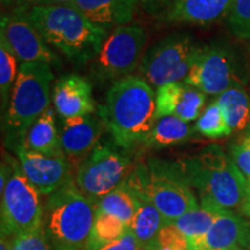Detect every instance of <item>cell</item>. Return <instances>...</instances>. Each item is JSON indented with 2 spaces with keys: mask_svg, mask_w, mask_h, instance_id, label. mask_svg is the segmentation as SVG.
Here are the masks:
<instances>
[{
  "mask_svg": "<svg viewBox=\"0 0 250 250\" xmlns=\"http://www.w3.org/2000/svg\"><path fill=\"white\" fill-rule=\"evenodd\" d=\"M208 250H229L235 247H250V223L233 211H225L202 240Z\"/></svg>",
  "mask_w": 250,
  "mask_h": 250,
  "instance_id": "obj_19",
  "label": "cell"
},
{
  "mask_svg": "<svg viewBox=\"0 0 250 250\" xmlns=\"http://www.w3.org/2000/svg\"><path fill=\"white\" fill-rule=\"evenodd\" d=\"M51 66L43 62H22L19 67L4 123L5 144L12 151L22 146L28 130L50 108Z\"/></svg>",
  "mask_w": 250,
  "mask_h": 250,
  "instance_id": "obj_5",
  "label": "cell"
},
{
  "mask_svg": "<svg viewBox=\"0 0 250 250\" xmlns=\"http://www.w3.org/2000/svg\"><path fill=\"white\" fill-rule=\"evenodd\" d=\"M103 126L101 118L93 115L62 121V129L59 130L62 148L72 167L77 169L96 147L103 133Z\"/></svg>",
  "mask_w": 250,
  "mask_h": 250,
  "instance_id": "obj_14",
  "label": "cell"
},
{
  "mask_svg": "<svg viewBox=\"0 0 250 250\" xmlns=\"http://www.w3.org/2000/svg\"><path fill=\"white\" fill-rule=\"evenodd\" d=\"M195 131L208 139H221L232 134L217 101H213L202 112L195 124Z\"/></svg>",
  "mask_w": 250,
  "mask_h": 250,
  "instance_id": "obj_28",
  "label": "cell"
},
{
  "mask_svg": "<svg viewBox=\"0 0 250 250\" xmlns=\"http://www.w3.org/2000/svg\"><path fill=\"white\" fill-rule=\"evenodd\" d=\"M189 250H208V249H206L205 247H203V246L190 245V249H189Z\"/></svg>",
  "mask_w": 250,
  "mask_h": 250,
  "instance_id": "obj_39",
  "label": "cell"
},
{
  "mask_svg": "<svg viewBox=\"0 0 250 250\" xmlns=\"http://www.w3.org/2000/svg\"><path fill=\"white\" fill-rule=\"evenodd\" d=\"M240 212H241L243 215H246V217L250 218V181L247 182L245 199H243L241 208H240Z\"/></svg>",
  "mask_w": 250,
  "mask_h": 250,
  "instance_id": "obj_36",
  "label": "cell"
},
{
  "mask_svg": "<svg viewBox=\"0 0 250 250\" xmlns=\"http://www.w3.org/2000/svg\"><path fill=\"white\" fill-rule=\"evenodd\" d=\"M126 182L147 197L167 224H174L187 212L199 206L177 162L151 158L145 165H139Z\"/></svg>",
  "mask_w": 250,
  "mask_h": 250,
  "instance_id": "obj_6",
  "label": "cell"
},
{
  "mask_svg": "<svg viewBox=\"0 0 250 250\" xmlns=\"http://www.w3.org/2000/svg\"><path fill=\"white\" fill-rule=\"evenodd\" d=\"M12 250H54L43 227L13 237Z\"/></svg>",
  "mask_w": 250,
  "mask_h": 250,
  "instance_id": "obj_32",
  "label": "cell"
},
{
  "mask_svg": "<svg viewBox=\"0 0 250 250\" xmlns=\"http://www.w3.org/2000/svg\"><path fill=\"white\" fill-rule=\"evenodd\" d=\"M226 19L234 36L250 40V0H234Z\"/></svg>",
  "mask_w": 250,
  "mask_h": 250,
  "instance_id": "obj_29",
  "label": "cell"
},
{
  "mask_svg": "<svg viewBox=\"0 0 250 250\" xmlns=\"http://www.w3.org/2000/svg\"><path fill=\"white\" fill-rule=\"evenodd\" d=\"M99 112L112 140L130 151L145 144L158 121L154 90L140 77L122 78L109 88Z\"/></svg>",
  "mask_w": 250,
  "mask_h": 250,
  "instance_id": "obj_1",
  "label": "cell"
},
{
  "mask_svg": "<svg viewBox=\"0 0 250 250\" xmlns=\"http://www.w3.org/2000/svg\"><path fill=\"white\" fill-rule=\"evenodd\" d=\"M223 208L211 205L199 204L198 208L187 212L175 221V225L189 241V245H201L215 220L224 213Z\"/></svg>",
  "mask_w": 250,
  "mask_h": 250,
  "instance_id": "obj_24",
  "label": "cell"
},
{
  "mask_svg": "<svg viewBox=\"0 0 250 250\" xmlns=\"http://www.w3.org/2000/svg\"><path fill=\"white\" fill-rule=\"evenodd\" d=\"M22 146L45 155H64L55 120V109L50 107L28 130Z\"/></svg>",
  "mask_w": 250,
  "mask_h": 250,
  "instance_id": "obj_20",
  "label": "cell"
},
{
  "mask_svg": "<svg viewBox=\"0 0 250 250\" xmlns=\"http://www.w3.org/2000/svg\"><path fill=\"white\" fill-rule=\"evenodd\" d=\"M0 39L7 43L19 62L58 65L57 55L49 48L29 17V9L17 7L1 17Z\"/></svg>",
  "mask_w": 250,
  "mask_h": 250,
  "instance_id": "obj_12",
  "label": "cell"
},
{
  "mask_svg": "<svg viewBox=\"0 0 250 250\" xmlns=\"http://www.w3.org/2000/svg\"><path fill=\"white\" fill-rule=\"evenodd\" d=\"M139 208V201L126 181L99 201L96 211L116 215L130 228Z\"/></svg>",
  "mask_w": 250,
  "mask_h": 250,
  "instance_id": "obj_25",
  "label": "cell"
},
{
  "mask_svg": "<svg viewBox=\"0 0 250 250\" xmlns=\"http://www.w3.org/2000/svg\"><path fill=\"white\" fill-rule=\"evenodd\" d=\"M147 40V31L137 24H126L112 30L94 59L96 76L104 80L129 77L142 62Z\"/></svg>",
  "mask_w": 250,
  "mask_h": 250,
  "instance_id": "obj_10",
  "label": "cell"
},
{
  "mask_svg": "<svg viewBox=\"0 0 250 250\" xmlns=\"http://www.w3.org/2000/svg\"><path fill=\"white\" fill-rule=\"evenodd\" d=\"M187 182L199 196V204L233 211L241 208L247 181L221 146L212 144L196 155L177 161Z\"/></svg>",
  "mask_w": 250,
  "mask_h": 250,
  "instance_id": "obj_2",
  "label": "cell"
},
{
  "mask_svg": "<svg viewBox=\"0 0 250 250\" xmlns=\"http://www.w3.org/2000/svg\"><path fill=\"white\" fill-rule=\"evenodd\" d=\"M23 174L42 196H50L74 179L65 155H45L20 146L15 149Z\"/></svg>",
  "mask_w": 250,
  "mask_h": 250,
  "instance_id": "obj_13",
  "label": "cell"
},
{
  "mask_svg": "<svg viewBox=\"0 0 250 250\" xmlns=\"http://www.w3.org/2000/svg\"><path fill=\"white\" fill-rule=\"evenodd\" d=\"M132 167L129 151L114 140L101 142L76 169L74 182L81 192L98 204L112 190L126 181Z\"/></svg>",
  "mask_w": 250,
  "mask_h": 250,
  "instance_id": "obj_8",
  "label": "cell"
},
{
  "mask_svg": "<svg viewBox=\"0 0 250 250\" xmlns=\"http://www.w3.org/2000/svg\"><path fill=\"white\" fill-rule=\"evenodd\" d=\"M249 55H250V46H249Z\"/></svg>",
  "mask_w": 250,
  "mask_h": 250,
  "instance_id": "obj_42",
  "label": "cell"
},
{
  "mask_svg": "<svg viewBox=\"0 0 250 250\" xmlns=\"http://www.w3.org/2000/svg\"><path fill=\"white\" fill-rule=\"evenodd\" d=\"M176 0H138L142 7L152 17L164 18Z\"/></svg>",
  "mask_w": 250,
  "mask_h": 250,
  "instance_id": "obj_34",
  "label": "cell"
},
{
  "mask_svg": "<svg viewBox=\"0 0 250 250\" xmlns=\"http://www.w3.org/2000/svg\"><path fill=\"white\" fill-rule=\"evenodd\" d=\"M234 0H176L162 20L208 27L227 18Z\"/></svg>",
  "mask_w": 250,
  "mask_h": 250,
  "instance_id": "obj_17",
  "label": "cell"
},
{
  "mask_svg": "<svg viewBox=\"0 0 250 250\" xmlns=\"http://www.w3.org/2000/svg\"><path fill=\"white\" fill-rule=\"evenodd\" d=\"M195 129L189 123L174 116H165L158 118L144 145L148 148H166L181 145L192 138Z\"/></svg>",
  "mask_w": 250,
  "mask_h": 250,
  "instance_id": "obj_23",
  "label": "cell"
},
{
  "mask_svg": "<svg viewBox=\"0 0 250 250\" xmlns=\"http://www.w3.org/2000/svg\"><path fill=\"white\" fill-rule=\"evenodd\" d=\"M29 17L45 42L76 66L95 59L107 39V31L70 4L37 6L29 9Z\"/></svg>",
  "mask_w": 250,
  "mask_h": 250,
  "instance_id": "obj_3",
  "label": "cell"
},
{
  "mask_svg": "<svg viewBox=\"0 0 250 250\" xmlns=\"http://www.w3.org/2000/svg\"><path fill=\"white\" fill-rule=\"evenodd\" d=\"M184 81L205 95L212 96H219L234 85H245L236 52L229 44L223 42L203 45Z\"/></svg>",
  "mask_w": 250,
  "mask_h": 250,
  "instance_id": "obj_11",
  "label": "cell"
},
{
  "mask_svg": "<svg viewBox=\"0 0 250 250\" xmlns=\"http://www.w3.org/2000/svg\"><path fill=\"white\" fill-rule=\"evenodd\" d=\"M52 101L62 121L92 115L95 110L92 85L78 74L59 78L54 87Z\"/></svg>",
  "mask_w": 250,
  "mask_h": 250,
  "instance_id": "obj_16",
  "label": "cell"
},
{
  "mask_svg": "<svg viewBox=\"0 0 250 250\" xmlns=\"http://www.w3.org/2000/svg\"><path fill=\"white\" fill-rule=\"evenodd\" d=\"M232 132H241L250 125V99L243 85H234L215 100Z\"/></svg>",
  "mask_w": 250,
  "mask_h": 250,
  "instance_id": "obj_22",
  "label": "cell"
},
{
  "mask_svg": "<svg viewBox=\"0 0 250 250\" xmlns=\"http://www.w3.org/2000/svg\"><path fill=\"white\" fill-rule=\"evenodd\" d=\"M74 0H48L46 5H67L72 4Z\"/></svg>",
  "mask_w": 250,
  "mask_h": 250,
  "instance_id": "obj_38",
  "label": "cell"
},
{
  "mask_svg": "<svg viewBox=\"0 0 250 250\" xmlns=\"http://www.w3.org/2000/svg\"><path fill=\"white\" fill-rule=\"evenodd\" d=\"M96 250H144L132 230L127 229L120 239L99 247Z\"/></svg>",
  "mask_w": 250,
  "mask_h": 250,
  "instance_id": "obj_33",
  "label": "cell"
},
{
  "mask_svg": "<svg viewBox=\"0 0 250 250\" xmlns=\"http://www.w3.org/2000/svg\"><path fill=\"white\" fill-rule=\"evenodd\" d=\"M12 245H13V236L1 232L0 234V250H12Z\"/></svg>",
  "mask_w": 250,
  "mask_h": 250,
  "instance_id": "obj_37",
  "label": "cell"
},
{
  "mask_svg": "<svg viewBox=\"0 0 250 250\" xmlns=\"http://www.w3.org/2000/svg\"><path fill=\"white\" fill-rule=\"evenodd\" d=\"M18 62V58L9 49L7 43L0 39V98L2 116L8 108L12 90L19 73Z\"/></svg>",
  "mask_w": 250,
  "mask_h": 250,
  "instance_id": "obj_27",
  "label": "cell"
},
{
  "mask_svg": "<svg viewBox=\"0 0 250 250\" xmlns=\"http://www.w3.org/2000/svg\"><path fill=\"white\" fill-rule=\"evenodd\" d=\"M206 95L186 81L171 83L156 89V117L174 116L187 123L198 120Z\"/></svg>",
  "mask_w": 250,
  "mask_h": 250,
  "instance_id": "obj_15",
  "label": "cell"
},
{
  "mask_svg": "<svg viewBox=\"0 0 250 250\" xmlns=\"http://www.w3.org/2000/svg\"><path fill=\"white\" fill-rule=\"evenodd\" d=\"M230 158L247 182L250 181V125L230 147Z\"/></svg>",
  "mask_w": 250,
  "mask_h": 250,
  "instance_id": "obj_31",
  "label": "cell"
},
{
  "mask_svg": "<svg viewBox=\"0 0 250 250\" xmlns=\"http://www.w3.org/2000/svg\"><path fill=\"white\" fill-rule=\"evenodd\" d=\"M137 4L138 0H74L70 5L108 33L131 22Z\"/></svg>",
  "mask_w": 250,
  "mask_h": 250,
  "instance_id": "obj_18",
  "label": "cell"
},
{
  "mask_svg": "<svg viewBox=\"0 0 250 250\" xmlns=\"http://www.w3.org/2000/svg\"><path fill=\"white\" fill-rule=\"evenodd\" d=\"M248 250H250V247H249V248H248Z\"/></svg>",
  "mask_w": 250,
  "mask_h": 250,
  "instance_id": "obj_43",
  "label": "cell"
},
{
  "mask_svg": "<svg viewBox=\"0 0 250 250\" xmlns=\"http://www.w3.org/2000/svg\"><path fill=\"white\" fill-rule=\"evenodd\" d=\"M203 45L187 33H175L153 44L138 66L139 76L152 88L184 81Z\"/></svg>",
  "mask_w": 250,
  "mask_h": 250,
  "instance_id": "obj_7",
  "label": "cell"
},
{
  "mask_svg": "<svg viewBox=\"0 0 250 250\" xmlns=\"http://www.w3.org/2000/svg\"><path fill=\"white\" fill-rule=\"evenodd\" d=\"M229 250H245V248H241V247H235V248H232Z\"/></svg>",
  "mask_w": 250,
  "mask_h": 250,
  "instance_id": "obj_41",
  "label": "cell"
},
{
  "mask_svg": "<svg viewBox=\"0 0 250 250\" xmlns=\"http://www.w3.org/2000/svg\"><path fill=\"white\" fill-rule=\"evenodd\" d=\"M130 187L136 192L139 201L138 212H137L136 217H134L132 224H131L130 229L137 236L143 249L148 250L153 245V242H154L156 236H158L160 229L164 227L166 221L158 208H155L154 204L149 201L147 197L137 188L132 186Z\"/></svg>",
  "mask_w": 250,
  "mask_h": 250,
  "instance_id": "obj_21",
  "label": "cell"
},
{
  "mask_svg": "<svg viewBox=\"0 0 250 250\" xmlns=\"http://www.w3.org/2000/svg\"><path fill=\"white\" fill-rule=\"evenodd\" d=\"M18 6L17 7H22L26 9H31L37 6H42L48 4V0H14Z\"/></svg>",
  "mask_w": 250,
  "mask_h": 250,
  "instance_id": "obj_35",
  "label": "cell"
},
{
  "mask_svg": "<svg viewBox=\"0 0 250 250\" xmlns=\"http://www.w3.org/2000/svg\"><path fill=\"white\" fill-rule=\"evenodd\" d=\"M0 1H1L2 6H9V5L13 4L14 0H0Z\"/></svg>",
  "mask_w": 250,
  "mask_h": 250,
  "instance_id": "obj_40",
  "label": "cell"
},
{
  "mask_svg": "<svg viewBox=\"0 0 250 250\" xmlns=\"http://www.w3.org/2000/svg\"><path fill=\"white\" fill-rule=\"evenodd\" d=\"M1 232L17 236L42 227L41 193L29 182L19 161L12 159V171L1 193Z\"/></svg>",
  "mask_w": 250,
  "mask_h": 250,
  "instance_id": "obj_9",
  "label": "cell"
},
{
  "mask_svg": "<svg viewBox=\"0 0 250 250\" xmlns=\"http://www.w3.org/2000/svg\"><path fill=\"white\" fill-rule=\"evenodd\" d=\"M127 229L129 227L116 215L96 211L89 250H96L99 247L120 239Z\"/></svg>",
  "mask_w": 250,
  "mask_h": 250,
  "instance_id": "obj_26",
  "label": "cell"
},
{
  "mask_svg": "<svg viewBox=\"0 0 250 250\" xmlns=\"http://www.w3.org/2000/svg\"><path fill=\"white\" fill-rule=\"evenodd\" d=\"M95 217L96 205L73 179L48 196L42 227L54 250H89Z\"/></svg>",
  "mask_w": 250,
  "mask_h": 250,
  "instance_id": "obj_4",
  "label": "cell"
},
{
  "mask_svg": "<svg viewBox=\"0 0 250 250\" xmlns=\"http://www.w3.org/2000/svg\"><path fill=\"white\" fill-rule=\"evenodd\" d=\"M190 245L186 235L175 224L164 225L148 250H189Z\"/></svg>",
  "mask_w": 250,
  "mask_h": 250,
  "instance_id": "obj_30",
  "label": "cell"
}]
</instances>
